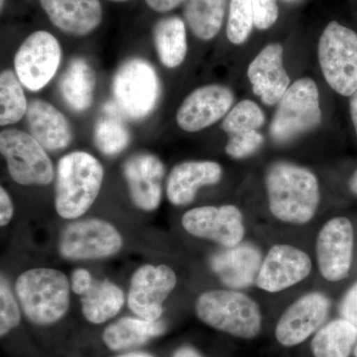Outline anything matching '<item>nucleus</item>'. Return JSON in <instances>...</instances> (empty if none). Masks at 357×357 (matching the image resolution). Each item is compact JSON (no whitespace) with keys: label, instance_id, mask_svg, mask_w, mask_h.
<instances>
[{"label":"nucleus","instance_id":"f257e3e1","mask_svg":"<svg viewBox=\"0 0 357 357\" xmlns=\"http://www.w3.org/2000/svg\"><path fill=\"white\" fill-rule=\"evenodd\" d=\"M265 187L272 215L281 222L305 225L321 202L318 178L306 167L277 161L268 167Z\"/></svg>","mask_w":357,"mask_h":357},{"label":"nucleus","instance_id":"f03ea898","mask_svg":"<svg viewBox=\"0 0 357 357\" xmlns=\"http://www.w3.org/2000/svg\"><path fill=\"white\" fill-rule=\"evenodd\" d=\"M100 162L88 152L76 151L59 161L55 206L66 220L82 217L95 203L103 181Z\"/></svg>","mask_w":357,"mask_h":357},{"label":"nucleus","instance_id":"7ed1b4c3","mask_svg":"<svg viewBox=\"0 0 357 357\" xmlns=\"http://www.w3.org/2000/svg\"><path fill=\"white\" fill-rule=\"evenodd\" d=\"M15 290L25 316L35 325L57 323L69 310V280L59 270H27L18 277Z\"/></svg>","mask_w":357,"mask_h":357},{"label":"nucleus","instance_id":"20e7f679","mask_svg":"<svg viewBox=\"0 0 357 357\" xmlns=\"http://www.w3.org/2000/svg\"><path fill=\"white\" fill-rule=\"evenodd\" d=\"M196 314L203 323L234 337L252 340L259 335L262 314L255 301L245 294L211 290L196 302Z\"/></svg>","mask_w":357,"mask_h":357},{"label":"nucleus","instance_id":"39448f33","mask_svg":"<svg viewBox=\"0 0 357 357\" xmlns=\"http://www.w3.org/2000/svg\"><path fill=\"white\" fill-rule=\"evenodd\" d=\"M321 119L318 86L311 77H302L289 86L277 103L270 136L275 142L284 144L314 130Z\"/></svg>","mask_w":357,"mask_h":357},{"label":"nucleus","instance_id":"423d86ee","mask_svg":"<svg viewBox=\"0 0 357 357\" xmlns=\"http://www.w3.org/2000/svg\"><path fill=\"white\" fill-rule=\"evenodd\" d=\"M318 58L328 86L351 98L357 91V33L337 21L328 23L319 37Z\"/></svg>","mask_w":357,"mask_h":357},{"label":"nucleus","instance_id":"0eeeda50","mask_svg":"<svg viewBox=\"0 0 357 357\" xmlns=\"http://www.w3.org/2000/svg\"><path fill=\"white\" fill-rule=\"evenodd\" d=\"M112 93L123 116L142 121L153 112L161 95L156 70L143 59H129L115 73Z\"/></svg>","mask_w":357,"mask_h":357},{"label":"nucleus","instance_id":"6e6552de","mask_svg":"<svg viewBox=\"0 0 357 357\" xmlns=\"http://www.w3.org/2000/svg\"><path fill=\"white\" fill-rule=\"evenodd\" d=\"M0 151L10 177L22 185H47L53 181L54 167L46 150L30 133L4 129L0 133Z\"/></svg>","mask_w":357,"mask_h":357},{"label":"nucleus","instance_id":"1a4fd4ad","mask_svg":"<svg viewBox=\"0 0 357 357\" xmlns=\"http://www.w3.org/2000/svg\"><path fill=\"white\" fill-rule=\"evenodd\" d=\"M122 245L121 234L112 223L89 218L65 227L59 241V251L66 259H100L117 255Z\"/></svg>","mask_w":357,"mask_h":357},{"label":"nucleus","instance_id":"9d476101","mask_svg":"<svg viewBox=\"0 0 357 357\" xmlns=\"http://www.w3.org/2000/svg\"><path fill=\"white\" fill-rule=\"evenodd\" d=\"M61 60L62 49L56 37L47 31H36L16 52L14 69L25 88L37 91L53 79Z\"/></svg>","mask_w":357,"mask_h":357},{"label":"nucleus","instance_id":"9b49d317","mask_svg":"<svg viewBox=\"0 0 357 357\" xmlns=\"http://www.w3.org/2000/svg\"><path fill=\"white\" fill-rule=\"evenodd\" d=\"M182 225L191 236L208 239L225 248H236L245 234L243 213L232 204L192 208L182 218Z\"/></svg>","mask_w":357,"mask_h":357},{"label":"nucleus","instance_id":"f8f14e48","mask_svg":"<svg viewBox=\"0 0 357 357\" xmlns=\"http://www.w3.org/2000/svg\"><path fill=\"white\" fill-rule=\"evenodd\" d=\"M177 284V276L166 265H143L131 278L128 307L138 318L158 321L163 304Z\"/></svg>","mask_w":357,"mask_h":357},{"label":"nucleus","instance_id":"ddd939ff","mask_svg":"<svg viewBox=\"0 0 357 357\" xmlns=\"http://www.w3.org/2000/svg\"><path fill=\"white\" fill-rule=\"evenodd\" d=\"M234 93L223 84H206L192 91L178 107L176 121L185 132H199L225 119L234 107Z\"/></svg>","mask_w":357,"mask_h":357},{"label":"nucleus","instance_id":"4468645a","mask_svg":"<svg viewBox=\"0 0 357 357\" xmlns=\"http://www.w3.org/2000/svg\"><path fill=\"white\" fill-rule=\"evenodd\" d=\"M354 227L349 218H335L324 225L317 241V258L326 280H344L351 270L354 252Z\"/></svg>","mask_w":357,"mask_h":357},{"label":"nucleus","instance_id":"2eb2a0df","mask_svg":"<svg viewBox=\"0 0 357 357\" xmlns=\"http://www.w3.org/2000/svg\"><path fill=\"white\" fill-rule=\"evenodd\" d=\"M331 301L325 294H306L284 312L275 335L284 347H295L317 332L328 318Z\"/></svg>","mask_w":357,"mask_h":357},{"label":"nucleus","instance_id":"dca6fc26","mask_svg":"<svg viewBox=\"0 0 357 357\" xmlns=\"http://www.w3.org/2000/svg\"><path fill=\"white\" fill-rule=\"evenodd\" d=\"M312 271L310 256L285 244L272 246L263 260L256 285L270 293L280 292L306 279Z\"/></svg>","mask_w":357,"mask_h":357},{"label":"nucleus","instance_id":"f3484780","mask_svg":"<svg viewBox=\"0 0 357 357\" xmlns=\"http://www.w3.org/2000/svg\"><path fill=\"white\" fill-rule=\"evenodd\" d=\"M122 171L133 204L145 211L158 208L165 175V167L159 157L147 152L134 154L126 160Z\"/></svg>","mask_w":357,"mask_h":357},{"label":"nucleus","instance_id":"a211bd4d","mask_svg":"<svg viewBox=\"0 0 357 357\" xmlns=\"http://www.w3.org/2000/svg\"><path fill=\"white\" fill-rule=\"evenodd\" d=\"M72 289L81 298L84 318L95 325L114 318L126 301L119 286L107 279L96 280L86 269L75 270L72 275Z\"/></svg>","mask_w":357,"mask_h":357},{"label":"nucleus","instance_id":"6ab92c4d","mask_svg":"<svg viewBox=\"0 0 357 357\" xmlns=\"http://www.w3.org/2000/svg\"><path fill=\"white\" fill-rule=\"evenodd\" d=\"M248 77L253 93L264 105H277L291 86L284 67L283 46L280 43L266 45L249 64Z\"/></svg>","mask_w":357,"mask_h":357},{"label":"nucleus","instance_id":"aec40b11","mask_svg":"<svg viewBox=\"0 0 357 357\" xmlns=\"http://www.w3.org/2000/svg\"><path fill=\"white\" fill-rule=\"evenodd\" d=\"M222 177V168L217 162H183L174 167L169 175L167 197L174 206H188L202 187L218 184Z\"/></svg>","mask_w":357,"mask_h":357},{"label":"nucleus","instance_id":"412c9836","mask_svg":"<svg viewBox=\"0 0 357 357\" xmlns=\"http://www.w3.org/2000/svg\"><path fill=\"white\" fill-rule=\"evenodd\" d=\"M52 24L74 36H86L102 22L100 0H39Z\"/></svg>","mask_w":357,"mask_h":357},{"label":"nucleus","instance_id":"4be33fe9","mask_svg":"<svg viewBox=\"0 0 357 357\" xmlns=\"http://www.w3.org/2000/svg\"><path fill=\"white\" fill-rule=\"evenodd\" d=\"M26 122L33 137L46 151L57 152L72 142L73 133L65 115L54 105L42 100L28 105Z\"/></svg>","mask_w":357,"mask_h":357},{"label":"nucleus","instance_id":"5701e85b","mask_svg":"<svg viewBox=\"0 0 357 357\" xmlns=\"http://www.w3.org/2000/svg\"><path fill=\"white\" fill-rule=\"evenodd\" d=\"M261 264L260 251L249 244L227 248L211 259L213 272L231 288L248 287L257 278Z\"/></svg>","mask_w":357,"mask_h":357},{"label":"nucleus","instance_id":"b1692460","mask_svg":"<svg viewBox=\"0 0 357 357\" xmlns=\"http://www.w3.org/2000/svg\"><path fill=\"white\" fill-rule=\"evenodd\" d=\"M96 84L95 70L84 58H74L59 83L61 96L73 112H84L91 107Z\"/></svg>","mask_w":357,"mask_h":357},{"label":"nucleus","instance_id":"393cba45","mask_svg":"<svg viewBox=\"0 0 357 357\" xmlns=\"http://www.w3.org/2000/svg\"><path fill=\"white\" fill-rule=\"evenodd\" d=\"M166 331L161 321H147L144 319L122 318L103 331L102 342L110 351H123L140 347L160 337Z\"/></svg>","mask_w":357,"mask_h":357},{"label":"nucleus","instance_id":"a878e982","mask_svg":"<svg viewBox=\"0 0 357 357\" xmlns=\"http://www.w3.org/2000/svg\"><path fill=\"white\" fill-rule=\"evenodd\" d=\"M153 37L162 64L169 69L183 64L188 53L187 31L183 20L178 16L162 18L155 25Z\"/></svg>","mask_w":357,"mask_h":357},{"label":"nucleus","instance_id":"bb28decb","mask_svg":"<svg viewBox=\"0 0 357 357\" xmlns=\"http://www.w3.org/2000/svg\"><path fill=\"white\" fill-rule=\"evenodd\" d=\"M357 344V326L344 319L319 328L312 340L314 357H349Z\"/></svg>","mask_w":357,"mask_h":357},{"label":"nucleus","instance_id":"cd10ccee","mask_svg":"<svg viewBox=\"0 0 357 357\" xmlns=\"http://www.w3.org/2000/svg\"><path fill=\"white\" fill-rule=\"evenodd\" d=\"M227 0H185V20L192 34L210 41L222 30Z\"/></svg>","mask_w":357,"mask_h":357},{"label":"nucleus","instance_id":"c85d7f7f","mask_svg":"<svg viewBox=\"0 0 357 357\" xmlns=\"http://www.w3.org/2000/svg\"><path fill=\"white\" fill-rule=\"evenodd\" d=\"M103 114L96 121L93 141L96 148L107 156L121 153L130 143L129 129L115 102L105 103Z\"/></svg>","mask_w":357,"mask_h":357},{"label":"nucleus","instance_id":"c756f323","mask_svg":"<svg viewBox=\"0 0 357 357\" xmlns=\"http://www.w3.org/2000/svg\"><path fill=\"white\" fill-rule=\"evenodd\" d=\"M28 105L16 73L6 70L0 75V126L16 123L27 112Z\"/></svg>","mask_w":357,"mask_h":357},{"label":"nucleus","instance_id":"7c9ffc66","mask_svg":"<svg viewBox=\"0 0 357 357\" xmlns=\"http://www.w3.org/2000/svg\"><path fill=\"white\" fill-rule=\"evenodd\" d=\"M266 121L261 107L251 100H243L232 107L222 122L227 136L259 130Z\"/></svg>","mask_w":357,"mask_h":357},{"label":"nucleus","instance_id":"2f4dec72","mask_svg":"<svg viewBox=\"0 0 357 357\" xmlns=\"http://www.w3.org/2000/svg\"><path fill=\"white\" fill-rule=\"evenodd\" d=\"M255 27L251 0H230L227 36L230 43L243 45Z\"/></svg>","mask_w":357,"mask_h":357},{"label":"nucleus","instance_id":"473e14b6","mask_svg":"<svg viewBox=\"0 0 357 357\" xmlns=\"http://www.w3.org/2000/svg\"><path fill=\"white\" fill-rule=\"evenodd\" d=\"M21 321L20 306L9 288L8 283L2 277L0 284V335L6 337Z\"/></svg>","mask_w":357,"mask_h":357},{"label":"nucleus","instance_id":"72a5a7b5","mask_svg":"<svg viewBox=\"0 0 357 357\" xmlns=\"http://www.w3.org/2000/svg\"><path fill=\"white\" fill-rule=\"evenodd\" d=\"M264 136L259 130L229 136L225 152L232 159H245L256 153L264 143Z\"/></svg>","mask_w":357,"mask_h":357},{"label":"nucleus","instance_id":"f704fd0d","mask_svg":"<svg viewBox=\"0 0 357 357\" xmlns=\"http://www.w3.org/2000/svg\"><path fill=\"white\" fill-rule=\"evenodd\" d=\"M251 3L256 29H270L279 18L278 0H251Z\"/></svg>","mask_w":357,"mask_h":357},{"label":"nucleus","instance_id":"c9c22d12","mask_svg":"<svg viewBox=\"0 0 357 357\" xmlns=\"http://www.w3.org/2000/svg\"><path fill=\"white\" fill-rule=\"evenodd\" d=\"M340 316L357 326V283L342 298L340 305Z\"/></svg>","mask_w":357,"mask_h":357},{"label":"nucleus","instance_id":"e433bc0d","mask_svg":"<svg viewBox=\"0 0 357 357\" xmlns=\"http://www.w3.org/2000/svg\"><path fill=\"white\" fill-rule=\"evenodd\" d=\"M13 204L3 187L0 188V225L6 227L13 218Z\"/></svg>","mask_w":357,"mask_h":357},{"label":"nucleus","instance_id":"4c0bfd02","mask_svg":"<svg viewBox=\"0 0 357 357\" xmlns=\"http://www.w3.org/2000/svg\"><path fill=\"white\" fill-rule=\"evenodd\" d=\"M147 6L157 13H165L185 3V0H145Z\"/></svg>","mask_w":357,"mask_h":357},{"label":"nucleus","instance_id":"58836bf2","mask_svg":"<svg viewBox=\"0 0 357 357\" xmlns=\"http://www.w3.org/2000/svg\"><path fill=\"white\" fill-rule=\"evenodd\" d=\"M172 357H204L197 349L194 347H189V345H184V347H178L173 354Z\"/></svg>","mask_w":357,"mask_h":357},{"label":"nucleus","instance_id":"ea45409f","mask_svg":"<svg viewBox=\"0 0 357 357\" xmlns=\"http://www.w3.org/2000/svg\"><path fill=\"white\" fill-rule=\"evenodd\" d=\"M349 112H351L352 123H354V130H356L357 136V91L351 96Z\"/></svg>","mask_w":357,"mask_h":357},{"label":"nucleus","instance_id":"a19ab883","mask_svg":"<svg viewBox=\"0 0 357 357\" xmlns=\"http://www.w3.org/2000/svg\"><path fill=\"white\" fill-rule=\"evenodd\" d=\"M349 187L352 194L357 196V169L354 171V173L352 174L351 178H349Z\"/></svg>","mask_w":357,"mask_h":357},{"label":"nucleus","instance_id":"79ce46f5","mask_svg":"<svg viewBox=\"0 0 357 357\" xmlns=\"http://www.w3.org/2000/svg\"><path fill=\"white\" fill-rule=\"evenodd\" d=\"M116 357H155L151 356V354H146V352H128V354H121V356H119Z\"/></svg>","mask_w":357,"mask_h":357},{"label":"nucleus","instance_id":"37998d69","mask_svg":"<svg viewBox=\"0 0 357 357\" xmlns=\"http://www.w3.org/2000/svg\"><path fill=\"white\" fill-rule=\"evenodd\" d=\"M284 1L287 2V3H295V2L300 1V0H284Z\"/></svg>","mask_w":357,"mask_h":357},{"label":"nucleus","instance_id":"c03bdc74","mask_svg":"<svg viewBox=\"0 0 357 357\" xmlns=\"http://www.w3.org/2000/svg\"><path fill=\"white\" fill-rule=\"evenodd\" d=\"M354 357H357V344L356 345V347H354Z\"/></svg>","mask_w":357,"mask_h":357},{"label":"nucleus","instance_id":"a18cd8bd","mask_svg":"<svg viewBox=\"0 0 357 357\" xmlns=\"http://www.w3.org/2000/svg\"><path fill=\"white\" fill-rule=\"evenodd\" d=\"M110 1H114V2H126V1H129V0H110Z\"/></svg>","mask_w":357,"mask_h":357},{"label":"nucleus","instance_id":"49530a36","mask_svg":"<svg viewBox=\"0 0 357 357\" xmlns=\"http://www.w3.org/2000/svg\"><path fill=\"white\" fill-rule=\"evenodd\" d=\"M3 1H4V0H1V8H2V7H3Z\"/></svg>","mask_w":357,"mask_h":357}]
</instances>
